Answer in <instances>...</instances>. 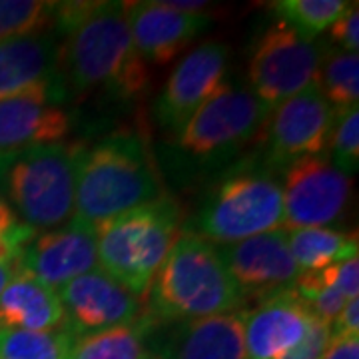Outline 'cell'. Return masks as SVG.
<instances>
[{
    "label": "cell",
    "instance_id": "obj_1",
    "mask_svg": "<svg viewBox=\"0 0 359 359\" xmlns=\"http://www.w3.org/2000/svg\"><path fill=\"white\" fill-rule=\"evenodd\" d=\"M52 28L62 39L66 94L130 102L150 88V70L134 46L124 2H56Z\"/></svg>",
    "mask_w": 359,
    "mask_h": 359
},
{
    "label": "cell",
    "instance_id": "obj_2",
    "mask_svg": "<svg viewBox=\"0 0 359 359\" xmlns=\"http://www.w3.org/2000/svg\"><path fill=\"white\" fill-rule=\"evenodd\" d=\"M245 309V299L216 245L180 231L144 295L148 323L200 320Z\"/></svg>",
    "mask_w": 359,
    "mask_h": 359
},
{
    "label": "cell",
    "instance_id": "obj_3",
    "mask_svg": "<svg viewBox=\"0 0 359 359\" xmlns=\"http://www.w3.org/2000/svg\"><path fill=\"white\" fill-rule=\"evenodd\" d=\"M164 196L154 158L136 132H116L84 146L78 160L74 219L96 226Z\"/></svg>",
    "mask_w": 359,
    "mask_h": 359
},
{
    "label": "cell",
    "instance_id": "obj_4",
    "mask_svg": "<svg viewBox=\"0 0 359 359\" xmlns=\"http://www.w3.org/2000/svg\"><path fill=\"white\" fill-rule=\"evenodd\" d=\"M82 150V142H54L0 154V198L20 224L48 231L74 219Z\"/></svg>",
    "mask_w": 359,
    "mask_h": 359
},
{
    "label": "cell",
    "instance_id": "obj_5",
    "mask_svg": "<svg viewBox=\"0 0 359 359\" xmlns=\"http://www.w3.org/2000/svg\"><path fill=\"white\" fill-rule=\"evenodd\" d=\"M278 228H283L282 182L259 158L222 174L182 224V231L216 245Z\"/></svg>",
    "mask_w": 359,
    "mask_h": 359
},
{
    "label": "cell",
    "instance_id": "obj_6",
    "mask_svg": "<svg viewBox=\"0 0 359 359\" xmlns=\"http://www.w3.org/2000/svg\"><path fill=\"white\" fill-rule=\"evenodd\" d=\"M184 218L178 200L164 194L150 204L96 224L98 269L144 297L180 236Z\"/></svg>",
    "mask_w": 359,
    "mask_h": 359
},
{
    "label": "cell",
    "instance_id": "obj_7",
    "mask_svg": "<svg viewBox=\"0 0 359 359\" xmlns=\"http://www.w3.org/2000/svg\"><path fill=\"white\" fill-rule=\"evenodd\" d=\"M269 112L248 84L224 82L180 132L178 150L208 166L226 164L256 140Z\"/></svg>",
    "mask_w": 359,
    "mask_h": 359
},
{
    "label": "cell",
    "instance_id": "obj_8",
    "mask_svg": "<svg viewBox=\"0 0 359 359\" xmlns=\"http://www.w3.org/2000/svg\"><path fill=\"white\" fill-rule=\"evenodd\" d=\"M330 50V42L304 39L276 20L259 34L250 54L248 86L273 110L318 80Z\"/></svg>",
    "mask_w": 359,
    "mask_h": 359
},
{
    "label": "cell",
    "instance_id": "obj_9",
    "mask_svg": "<svg viewBox=\"0 0 359 359\" xmlns=\"http://www.w3.org/2000/svg\"><path fill=\"white\" fill-rule=\"evenodd\" d=\"M334 120V106L325 100L316 80L269 112L257 136L262 142L257 158L278 174L299 158L321 154L327 148Z\"/></svg>",
    "mask_w": 359,
    "mask_h": 359
},
{
    "label": "cell",
    "instance_id": "obj_10",
    "mask_svg": "<svg viewBox=\"0 0 359 359\" xmlns=\"http://www.w3.org/2000/svg\"><path fill=\"white\" fill-rule=\"evenodd\" d=\"M353 182L332 164L325 152L295 160L283 170V226L330 228L346 216Z\"/></svg>",
    "mask_w": 359,
    "mask_h": 359
},
{
    "label": "cell",
    "instance_id": "obj_11",
    "mask_svg": "<svg viewBox=\"0 0 359 359\" xmlns=\"http://www.w3.org/2000/svg\"><path fill=\"white\" fill-rule=\"evenodd\" d=\"M228 62L230 48L222 42H204L182 56L156 98V124L178 138L192 116L226 82Z\"/></svg>",
    "mask_w": 359,
    "mask_h": 359
},
{
    "label": "cell",
    "instance_id": "obj_12",
    "mask_svg": "<svg viewBox=\"0 0 359 359\" xmlns=\"http://www.w3.org/2000/svg\"><path fill=\"white\" fill-rule=\"evenodd\" d=\"M62 306V327L74 339L130 325L144 313V297L130 292L102 269H94L56 290Z\"/></svg>",
    "mask_w": 359,
    "mask_h": 359
},
{
    "label": "cell",
    "instance_id": "obj_13",
    "mask_svg": "<svg viewBox=\"0 0 359 359\" xmlns=\"http://www.w3.org/2000/svg\"><path fill=\"white\" fill-rule=\"evenodd\" d=\"M216 250L240 287L245 304H259L292 290L297 276L302 273L290 252L283 228L264 231L233 244L216 245Z\"/></svg>",
    "mask_w": 359,
    "mask_h": 359
},
{
    "label": "cell",
    "instance_id": "obj_14",
    "mask_svg": "<svg viewBox=\"0 0 359 359\" xmlns=\"http://www.w3.org/2000/svg\"><path fill=\"white\" fill-rule=\"evenodd\" d=\"M16 273L58 290L80 276L98 269L96 231L86 222L72 219L62 228L36 231L16 256Z\"/></svg>",
    "mask_w": 359,
    "mask_h": 359
},
{
    "label": "cell",
    "instance_id": "obj_15",
    "mask_svg": "<svg viewBox=\"0 0 359 359\" xmlns=\"http://www.w3.org/2000/svg\"><path fill=\"white\" fill-rule=\"evenodd\" d=\"M244 313L231 311L200 320L148 323L146 349L160 359H248Z\"/></svg>",
    "mask_w": 359,
    "mask_h": 359
},
{
    "label": "cell",
    "instance_id": "obj_16",
    "mask_svg": "<svg viewBox=\"0 0 359 359\" xmlns=\"http://www.w3.org/2000/svg\"><path fill=\"white\" fill-rule=\"evenodd\" d=\"M124 8L134 46L148 66L170 65L214 25L210 14L172 11L162 0L124 2Z\"/></svg>",
    "mask_w": 359,
    "mask_h": 359
},
{
    "label": "cell",
    "instance_id": "obj_17",
    "mask_svg": "<svg viewBox=\"0 0 359 359\" xmlns=\"http://www.w3.org/2000/svg\"><path fill=\"white\" fill-rule=\"evenodd\" d=\"M65 88L28 90L0 100V154L28 146L65 142L72 118L65 110Z\"/></svg>",
    "mask_w": 359,
    "mask_h": 359
},
{
    "label": "cell",
    "instance_id": "obj_18",
    "mask_svg": "<svg viewBox=\"0 0 359 359\" xmlns=\"http://www.w3.org/2000/svg\"><path fill=\"white\" fill-rule=\"evenodd\" d=\"M308 306L294 290L268 297L244 313V344L248 359H285L308 335Z\"/></svg>",
    "mask_w": 359,
    "mask_h": 359
},
{
    "label": "cell",
    "instance_id": "obj_19",
    "mask_svg": "<svg viewBox=\"0 0 359 359\" xmlns=\"http://www.w3.org/2000/svg\"><path fill=\"white\" fill-rule=\"evenodd\" d=\"M62 39L54 28L0 42V100L36 88H65L60 76ZM66 90V88H65Z\"/></svg>",
    "mask_w": 359,
    "mask_h": 359
},
{
    "label": "cell",
    "instance_id": "obj_20",
    "mask_svg": "<svg viewBox=\"0 0 359 359\" xmlns=\"http://www.w3.org/2000/svg\"><path fill=\"white\" fill-rule=\"evenodd\" d=\"M62 321L56 292L28 276L16 273L0 294V332H52Z\"/></svg>",
    "mask_w": 359,
    "mask_h": 359
},
{
    "label": "cell",
    "instance_id": "obj_21",
    "mask_svg": "<svg viewBox=\"0 0 359 359\" xmlns=\"http://www.w3.org/2000/svg\"><path fill=\"white\" fill-rule=\"evenodd\" d=\"M287 245L302 271L321 269L358 257V231L335 228H295L285 230Z\"/></svg>",
    "mask_w": 359,
    "mask_h": 359
},
{
    "label": "cell",
    "instance_id": "obj_22",
    "mask_svg": "<svg viewBox=\"0 0 359 359\" xmlns=\"http://www.w3.org/2000/svg\"><path fill=\"white\" fill-rule=\"evenodd\" d=\"M146 325L142 318L136 323L120 325L106 332L78 337L68 359H146Z\"/></svg>",
    "mask_w": 359,
    "mask_h": 359
},
{
    "label": "cell",
    "instance_id": "obj_23",
    "mask_svg": "<svg viewBox=\"0 0 359 359\" xmlns=\"http://www.w3.org/2000/svg\"><path fill=\"white\" fill-rule=\"evenodd\" d=\"M349 4L347 0H276L269 6L280 22L304 39L316 40L330 30Z\"/></svg>",
    "mask_w": 359,
    "mask_h": 359
},
{
    "label": "cell",
    "instance_id": "obj_24",
    "mask_svg": "<svg viewBox=\"0 0 359 359\" xmlns=\"http://www.w3.org/2000/svg\"><path fill=\"white\" fill-rule=\"evenodd\" d=\"M325 100L335 112L358 106L359 98V56L355 52L330 50L318 76Z\"/></svg>",
    "mask_w": 359,
    "mask_h": 359
},
{
    "label": "cell",
    "instance_id": "obj_25",
    "mask_svg": "<svg viewBox=\"0 0 359 359\" xmlns=\"http://www.w3.org/2000/svg\"><path fill=\"white\" fill-rule=\"evenodd\" d=\"M74 341L65 327L52 332H0V359H68Z\"/></svg>",
    "mask_w": 359,
    "mask_h": 359
},
{
    "label": "cell",
    "instance_id": "obj_26",
    "mask_svg": "<svg viewBox=\"0 0 359 359\" xmlns=\"http://www.w3.org/2000/svg\"><path fill=\"white\" fill-rule=\"evenodd\" d=\"M54 11L46 0H0V42L50 28Z\"/></svg>",
    "mask_w": 359,
    "mask_h": 359
},
{
    "label": "cell",
    "instance_id": "obj_27",
    "mask_svg": "<svg viewBox=\"0 0 359 359\" xmlns=\"http://www.w3.org/2000/svg\"><path fill=\"white\" fill-rule=\"evenodd\" d=\"M325 154L341 174L351 178L359 168V110L351 106L335 112L334 126L327 138Z\"/></svg>",
    "mask_w": 359,
    "mask_h": 359
},
{
    "label": "cell",
    "instance_id": "obj_28",
    "mask_svg": "<svg viewBox=\"0 0 359 359\" xmlns=\"http://www.w3.org/2000/svg\"><path fill=\"white\" fill-rule=\"evenodd\" d=\"M330 40L339 46V50L355 52L359 46V11L358 2H351L349 8L330 26Z\"/></svg>",
    "mask_w": 359,
    "mask_h": 359
},
{
    "label": "cell",
    "instance_id": "obj_29",
    "mask_svg": "<svg viewBox=\"0 0 359 359\" xmlns=\"http://www.w3.org/2000/svg\"><path fill=\"white\" fill-rule=\"evenodd\" d=\"M330 339H332L330 325L320 320H313L309 325L308 335L292 353L285 355V359H321L323 351L330 346Z\"/></svg>",
    "mask_w": 359,
    "mask_h": 359
},
{
    "label": "cell",
    "instance_id": "obj_30",
    "mask_svg": "<svg viewBox=\"0 0 359 359\" xmlns=\"http://www.w3.org/2000/svg\"><path fill=\"white\" fill-rule=\"evenodd\" d=\"M332 337L341 335H359V299H347L346 306L337 313V318L330 325Z\"/></svg>",
    "mask_w": 359,
    "mask_h": 359
},
{
    "label": "cell",
    "instance_id": "obj_31",
    "mask_svg": "<svg viewBox=\"0 0 359 359\" xmlns=\"http://www.w3.org/2000/svg\"><path fill=\"white\" fill-rule=\"evenodd\" d=\"M321 359H359V335L332 337Z\"/></svg>",
    "mask_w": 359,
    "mask_h": 359
},
{
    "label": "cell",
    "instance_id": "obj_32",
    "mask_svg": "<svg viewBox=\"0 0 359 359\" xmlns=\"http://www.w3.org/2000/svg\"><path fill=\"white\" fill-rule=\"evenodd\" d=\"M20 222L16 219L14 212L8 208V204L0 198V233H6V231H13L14 228H18Z\"/></svg>",
    "mask_w": 359,
    "mask_h": 359
},
{
    "label": "cell",
    "instance_id": "obj_33",
    "mask_svg": "<svg viewBox=\"0 0 359 359\" xmlns=\"http://www.w3.org/2000/svg\"><path fill=\"white\" fill-rule=\"evenodd\" d=\"M14 276H16V266L14 264H0V294H2V290L11 283Z\"/></svg>",
    "mask_w": 359,
    "mask_h": 359
},
{
    "label": "cell",
    "instance_id": "obj_34",
    "mask_svg": "<svg viewBox=\"0 0 359 359\" xmlns=\"http://www.w3.org/2000/svg\"><path fill=\"white\" fill-rule=\"evenodd\" d=\"M146 359H160V358H156V355H152V353H148V358Z\"/></svg>",
    "mask_w": 359,
    "mask_h": 359
}]
</instances>
